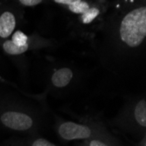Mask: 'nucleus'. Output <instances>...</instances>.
<instances>
[{
  "label": "nucleus",
  "mask_w": 146,
  "mask_h": 146,
  "mask_svg": "<svg viewBox=\"0 0 146 146\" xmlns=\"http://www.w3.org/2000/svg\"><path fill=\"white\" fill-rule=\"evenodd\" d=\"M74 79V72L72 68L62 67L55 69L52 73L50 82L54 88H64L68 87Z\"/></svg>",
  "instance_id": "423d86ee"
},
{
  "label": "nucleus",
  "mask_w": 146,
  "mask_h": 146,
  "mask_svg": "<svg viewBox=\"0 0 146 146\" xmlns=\"http://www.w3.org/2000/svg\"><path fill=\"white\" fill-rule=\"evenodd\" d=\"M52 1H54V3H56V4H58V5H62L64 7H67L69 5L78 1V0H52Z\"/></svg>",
  "instance_id": "ddd939ff"
},
{
  "label": "nucleus",
  "mask_w": 146,
  "mask_h": 146,
  "mask_svg": "<svg viewBox=\"0 0 146 146\" xmlns=\"http://www.w3.org/2000/svg\"><path fill=\"white\" fill-rule=\"evenodd\" d=\"M88 146H110V145L100 139H92L89 142Z\"/></svg>",
  "instance_id": "f8f14e48"
},
{
  "label": "nucleus",
  "mask_w": 146,
  "mask_h": 146,
  "mask_svg": "<svg viewBox=\"0 0 146 146\" xmlns=\"http://www.w3.org/2000/svg\"><path fill=\"white\" fill-rule=\"evenodd\" d=\"M60 137L67 141L88 139L92 136V129L85 124L74 122L62 123L58 128Z\"/></svg>",
  "instance_id": "20e7f679"
},
{
  "label": "nucleus",
  "mask_w": 146,
  "mask_h": 146,
  "mask_svg": "<svg viewBox=\"0 0 146 146\" xmlns=\"http://www.w3.org/2000/svg\"><path fill=\"white\" fill-rule=\"evenodd\" d=\"M0 123L5 128L16 131L29 130L34 124L31 115L17 110H6L3 112L0 115Z\"/></svg>",
  "instance_id": "7ed1b4c3"
},
{
  "label": "nucleus",
  "mask_w": 146,
  "mask_h": 146,
  "mask_svg": "<svg viewBox=\"0 0 146 146\" xmlns=\"http://www.w3.org/2000/svg\"><path fill=\"white\" fill-rule=\"evenodd\" d=\"M31 146H56L54 143H52L49 141H47L46 139H44V138H37L35 139Z\"/></svg>",
  "instance_id": "9b49d317"
},
{
  "label": "nucleus",
  "mask_w": 146,
  "mask_h": 146,
  "mask_svg": "<svg viewBox=\"0 0 146 146\" xmlns=\"http://www.w3.org/2000/svg\"><path fill=\"white\" fill-rule=\"evenodd\" d=\"M16 1L22 6L32 7V6H36V5L42 4L45 0H16Z\"/></svg>",
  "instance_id": "9d476101"
},
{
  "label": "nucleus",
  "mask_w": 146,
  "mask_h": 146,
  "mask_svg": "<svg viewBox=\"0 0 146 146\" xmlns=\"http://www.w3.org/2000/svg\"><path fill=\"white\" fill-rule=\"evenodd\" d=\"M101 14H102V8L99 6V5L95 4L84 14L79 16V20L82 25H89L92 24L95 20H96Z\"/></svg>",
  "instance_id": "6e6552de"
},
{
  "label": "nucleus",
  "mask_w": 146,
  "mask_h": 146,
  "mask_svg": "<svg viewBox=\"0 0 146 146\" xmlns=\"http://www.w3.org/2000/svg\"><path fill=\"white\" fill-rule=\"evenodd\" d=\"M95 4H93L91 1H88V0H78V1L69 5L68 6L65 8L71 13H73V14L81 16L84 14L85 12H87Z\"/></svg>",
  "instance_id": "0eeeda50"
},
{
  "label": "nucleus",
  "mask_w": 146,
  "mask_h": 146,
  "mask_svg": "<svg viewBox=\"0 0 146 146\" xmlns=\"http://www.w3.org/2000/svg\"><path fill=\"white\" fill-rule=\"evenodd\" d=\"M19 15L15 9L5 7L0 9V42L11 38L18 25Z\"/></svg>",
  "instance_id": "39448f33"
},
{
  "label": "nucleus",
  "mask_w": 146,
  "mask_h": 146,
  "mask_svg": "<svg viewBox=\"0 0 146 146\" xmlns=\"http://www.w3.org/2000/svg\"><path fill=\"white\" fill-rule=\"evenodd\" d=\"M37 46L32 42V39L27 35L19 30L13 33L10 38L1 42L3 51L10 56L22 55L28 50L37 47Z\"/></svg>",
  "instance_id": "f03ea898"
},
{
  "label": "nucleus",
  "mask_w": 146,
  "mask_h": 146,
  "mask_svg": "<svg viewBox=\"0 0 146 146\" xmlns=\"http://www.w3.org/2000/svg\"><path fill=\"white\" fill-rule=\"evenodd\" d=\"M134 118L141 127H146V102L144 99L140 100L136 104L134 109Z\"/></svg>",
  "instance_id": "1a4fd4ad"
},
{
  "label": "nucleus",
  "mask_w": 146,
  "mask_h": 146,
  "mask_svg": "<svg viewBox=\"0 0 146 146\" xmlns=\"http://www.w3.org/2000/svg\"><path fill=\"white\" fill-rule=\"evenodd\" d=\"M116 19L115 33H113V51L106 57L107 67L112 70L127 64L141 51L146 38V5H136L124 11Z\"/></svg>",
  "instance_id": "f257e3e1"
}]
</instances>
